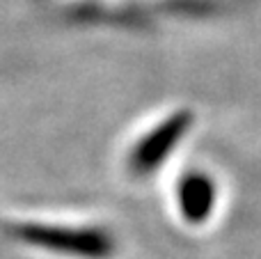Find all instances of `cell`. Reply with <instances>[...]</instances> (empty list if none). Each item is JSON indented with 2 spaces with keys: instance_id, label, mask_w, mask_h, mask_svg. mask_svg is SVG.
<instances>
[{
  "instance_id": "6da1fadb",
  "label": "cell",
  "mask_w": 261,
  "mask_h": 259,
  "mask_svg": "<svg viewBox=\"0 0 261 259\" xmlns=\"http://www.w3.org/2000/svg\"><path fill=\"white\" fill-rule=\"evenodd\" d=\"M7 234L16 241L39 246L44 250L60 252L78 259H103L113 255L110 234L94 227H69V225L48 223H12Z\"/></svg>"
}]
</instances>
